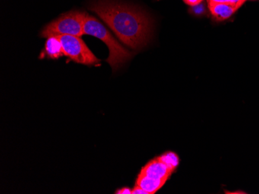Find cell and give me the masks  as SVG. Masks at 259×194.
<instances>
[{
    "instance_id": "cell-1",
    "label": "cell",
    "mask_w": 259,
    "mask_h": 194,
    "mask_svg": "<svg viewBox=\"0 0 259 194\" xmlns=\"http://www.w3.org/2000/svg\"><path fill=\"white\" fill-rule=\"evenodd\" d=\"M90 10L133 50H141L151 40L153 20L141 9L113 0H98L90 5Z\"/></svg>"
},
{
    "instance_id": "cell-2",
    "label": "cell",
    "mask_w": 259,
    "mask_h": 194,
    "mask_svg": "<svg viewBox=\"0 0 259 194\" xmlns=\"http://www.w3.org/2000/svg\"><path fill=\"white\" fill-rule=\"evenodd\" d=\"M84 33L100 39L107 44L110 50L107 62L113 68V72L118 70L126 61L132 58L133 52L125 49L99 20L87 14H85L84 23Z\"/></svg>"
},
{
    "instance_id": "cell-3",
    "label": "cell",
    "mask_w": 259,
    "mask_h": 194,
    "mask_svg": "<svg viewBox=\"0 0 259 194\" xmlns=\"http://www.w3.org/2000/svg\"><path fill=\"white\" fill-rule=\"evenodd\" d=\"M175 170L176 169L167 165L158 156L141 169L136 186L146 191L148 194H155L164 186Z\"/></svg>"
},
{
    "instance_id": "cell-4",
    "label": "cell",
    "mask_w": 259,
    "mask_h": 194,
    "mask_svg": "<svg viewBox=\"0 0 259 194\" xmlns=\"http://www.w3.org/2000/svg\"><path fill=\"white\" fill-rule=\"evenodd\" d=\"M85 13L72 11L61 16L48 24L41 32L42 37L49 38L60 35H71L81 37L84 35Z\"/></svg>"
},
{
    "instance_id": "cell-5",
    "label": "cell",
    "mask_w": 259,
    "mask_h": 194,
    "mask_svg": "<svg viewBox=\"0 0 259 194\" xmlns=\"http://www.w3.org/2000/svg\"><path fill=\"white\" fill-rule=\"evenodd\" d=\"M60 39L63 47L64 54L68 58L80 64L94 66L100 63L93 52L89 49L85 42L79 37L71 35L57 36Z\"/></svg>"
},
{
    "instance_id": "cell-6",
    "label": "cell",
    "mask_w": 259,
    "mask_h": 194,
    "mask_svg": "<svg viewBox=\"0 0 259 194\" xmlns=\"http://www.w3.org/2000/svg\"><path fill=\"white\" fill-rule=\"evenodd\" d=\"M211 14L218 21H224L232 17L238 8L224 4H208Z\"/></svg>"
},
{
    "instance_id": "cell-7",
    "label": "cell",
    "mask_w": 259,
    "mask_h": 194,
    "mask_svg": "<svg viewBox=\"0 0 259 194\" xmlns=\"http://www.w3.org/2000/svg\"><path fill=\"white\" fill-rule=\"evenodd\" d=\"M45 55L48 58L51 59H58L65 56L62 43L58 37H51L48 38L45 43V50L41 53L40 58H43Z\"/></svg>"
},
{
    "instance_id": "cell-8",
    "label": "cell",
    "mask_w": 259,
    "mask_h": 194,
    "mask_svg": "<svg viewBox=\"0 0 259 194\" xmlns=\"http://www.w3.org/2000/svg\"><path fill=\"white\" fill-rule=\"evenodd\" d=\"M159 157L163 162H164L171 167L174 168V169L178 167L179 164H180V158L176 153H173V152H168V153H164Z\"/></svg>"
},
{
    "instance_id": "cell-9",
    "label": "cell",
    "mask_w": 259,
    "mask_h": 194,
    "mask_svg": "<svg viewBox=\"0 0 259 194\" xmlns=\"http://www.w3.org/2000/svg\"><path fill=\"white\" fill-rule=\"evenodd\" d=\"M208 4H224L233 6L239 9L246 2V0H207Z\"/></svg>"
},
{
    "instance_id": "cell-10",
    "label": "cell",
    "mask_w": 259,
    "mask_h": 194,
    "mask_svg": "<svg viewBox=\"0 0 259 194\" xmlns=\"http://www.w3.org/2000/svg\"><path fill=\"white\" fill-rule=\"evenodd\" d=\"M185 4L190 7H196V6L199 5L203 3V0H183Z\"/></svg>"
},
{
    "instance_id": "cell-11",
    "label": "cell",
    "mask_w": 259,
    "mask_h": 194,
    "mask_svg": "<svg viewBox=\"0 0 259 194\" xmlns=\"http://www.w3.org/2000/svg\"><path fill=\"white\" fill-rule=\"evenodd\" d=\"M132 194H148L146 191L144 190L143 189H141L138 186H135V187L132 189Z\"/></svg>"
},
{
    "instance_id": "cell-12",
    "label": "cell",
    "mask_w": 259,
    "mask_h": 194,
    "mask_svg": "<svg viewBox=\"0 0 259 194\" xmlns=\"http://www.w3.org/2000/svg\"><path fill=\"white\" fill-rule=\"evenodd\" d=\"M200 5V4H199ZM199 5L193 7V12L196 14H200L204 11V7H199Z\"/></svg>"
},
{
    "instance_id": "cell-13",
    "label": "cell",
    "mask_w": 259,
    "mask_h": 194,
    "mask_svg": "<svg viewBox=\"0 0 259 194\" xmlns=\"http://www.w3.org/2000/svg\"><path fill=\"white\" fill-rule=\"evenodd\" d=\"M132 192V190L129 188L125 187L123 188V189H119V190L116 191V193L117 194H131Z\"/></svg>"
},
{
    "instance_id": "cell-14",
    "label": "cell",
    "mask_w": 259,
    "mask_h": 194,
    "mask_svg": "<svg viewBox=\"0 0 259 194\" xmlns=\"http://www.w3.org/2000/svg\"><path fill=\"white\" fill-rule=\"evenodd\" d=\"M246 1H254V0H246Z\"/></svg>"
}]
</instances>
